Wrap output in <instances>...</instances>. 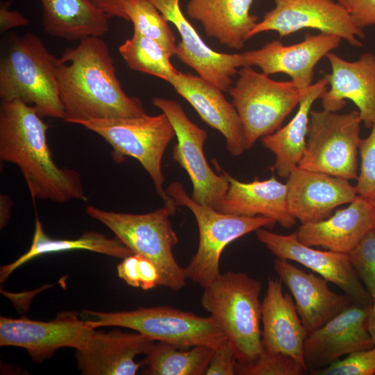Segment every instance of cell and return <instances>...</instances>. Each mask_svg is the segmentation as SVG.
Returning <instances> with one entry per match:
<instances>
[{"label":"cell","mask_w":375,"mask_h":375,"mask_svg":"<svg viewBox=\"0 0 375 375\" xmlns=\"http://www.w3.org/2000/svg\"><path fill=\"white\" fill-rule=\"evenodd\" d=\"M156 341L138 332L95 331L76 351L78 369L85 375H134L141 367L135 361L146 355Z\"/></svg>","instance_id":"44dd1931"},{"label":"cell","mask_w":375,"mask_h":375,"mask_svg":"<svg viewBox=\"0 0 375 375\" xmlns=\"http://www.w3.org/2000/svg\"><path fill=\"white\" fill-rule=\"evenodd\" d=\"M348 9L351 0H335Z\"/></svg>","instance_id":"ee69618b"},{"label":"cell","mask_w":375,"mask_h":375,"mask_svg":"<svg viewBox=\"0 0 375 375\" xmlns=\"http://www.w3.org/2000/svg\"><path fill=\"white\" fill-rule=\"evenodd\" d=\"M77 124L98 134L112 148L117 163L126 157L138 160L150 176L158 194L165 200V176L161 163L166 148L176 133L167 116L144 115L137 117L91 119Z\"/></svg>","instance_id":"ba28073f"},{"label":"cell","mask_w":375,"mask_h":375,"mask_svg":"<svg viewBox=\"0 0 375 375\" xmlns=\"http://www.w3.org/2000/svg\"><path fill=\"white\" fill-rule=\"evenodd\" d=\"M286 185L289 211L301 224L325 219L338 206L350 203L358 195L347 179L299 166Z\"/></svg>","instance_id":"d6986e66"},{"label":"cell","mask_w":375,"mask_h":375,"mask_svg":"<svg viewBox=\"0 0 375 375\" xmlns=\"http://www.w3.org/2000/svg\"><path fill=\"white\" fill-rule=\"evenodd\" d=\"M56 73L67 122L146 115L140 99L123 90L109 47L100 37L66 49L57 58Z\"/></svg>","instance_id":"6da1fadb"},{"label":"cell","mask_w":375,"mask_h":375,"mask_svg":"<svg viewBox=\"0 0 375 375\" xmlns=\"http://www.w3.org/2000/svg\"><path fill=\"white\" fill-rule=\"evenodd\" d=\"M109 18L119 17L128 21L124 10L126 0H94Z\"/></svg>","instance_id":"60d3db41"},{"label":"cell","mask_w":375,"mask_h":375,"mask_svg":"<svg viewBox=\"0 0 375 375\" xmlns=\"http://www.w3.org/2000/svg\"><path fill=\"white\" fill-rule=\"evenodd\" d=\"M257 239L276 258L301 264L341 289L355 303L371 305L373 300L361 283L347 253L322 251L301 243L297 232L281 235L265 228L256 231Z\"/></svg>","instance_id":"5bb4252c"},{"label":"cell","mask_w":375,"mask_h":375,"mask_svg":"<svg viewBox=\"0 0 375 375\" xmlns=\"http://www.w3.org/2000/svg\"><path fill=\"white\" fill-rule=\"evenodd\" d=\"M341 40L336 35L323 32L317 35L306 33L304 39L297 44L286 46L279 40H272L242 55L245 67L256 66L267 76L285 74L302 92L312 85L318 62L336 49Z\"/></svg>","instance_id":"e0dca14e"},{"label":"cell","mask_w":375,"mask_h":375,"mask_svg":"<svg viewBox=\"0 0 375 375\" xmlns=\"http://www.w3.org/2000/svg\"><path fill=\"white\" fill-rule=\"evenodd\" d=\"M274 269L291 292L308 335L355 303L348 295L332 291L326 278L307 273L288 260L276 258Z\"/></svg>","instance_id":"ffe728a7"},{"label":"cell","mask_w":375,"mask_h":375,"mask_svg":"<svg viewBox=\"0 0 375 375\" xmlns=\"http://www.w3.org/2000/svg\"><path fill=\"white\" fill-rule=\"evenodd\" d=\"M12 202L6 194L0 196V227L3 228L8 224L10 216Z\"/></svg>","instance_id":"b9f144b4"},{"label":"cell","mask_w":375,"mask_h":375,"mask_svg":"<svg viewBox=\"0 0 375 375\" xmlns=\"http://www.w3.org/2000/svg\"><path fill=\"white\" fill-rule=\"evenodd\" d=\"M358 152L361 164L355 187L358 195L371 199L375 195V122L369 135L360 140Z\"/></svg>","instance_id":"8d00e7d4"},{"label":"cell","mask_w":375,"mask_h":375,"mask_svg":"<svg viewBox=\"0 0 375 375\" xmlns=\"http://www.w3.org/2000/svg\"><path fill=\"white\" fill-rule=\"evenodd\" d=\"M371 306L354 303L307 335L303 359L308 372L326 367L343 356L374 347L367 329Z\"/></svg>","instance_id":"2e32d148"},{"label":"cell","mask_w":375,"mask_h":375,"mask_svg":"<svg viewBox=\"0 0 375 375\" xmlns=\"http://www.w3.org/2000/svg\"><path fill=\"white\" fill-rule=\"evenodd\" d=\"M238 375H301L306 370L292 356L284 353L270 354L264 351L253 363L241 365L236 362Z\"/></svg>","instance_id":"836d02e7"},{"label":"cell","mask_w":375,"mask_h":375,"mask_svg":"<svg viewBox=\"0 0 375 375\" xmlns=\"http://www.w3.org/2000/svg\"><path fill=\"white\" fill-rule=\"evenodd\" d=\"M117 274L128 285L144 290L159 286L160 276L155 265L137 253L123 259L117 266Z\"/></svg>","instance_id":"d6a6232c"},{"label":"cell","mask_w":375,"mask_h":375,"mask_svg":"<svg viewBox=\"0 0 375 375\" xmlns=\"http://www.w3.org/2000/svg\"><path fill=\"white\" fill-rule=\"evenodd\" d=\"M208 126L225 138L229 153L238 156L245 151L238 113L222 91L200 76L178 72L168 81Z\"/></svg>","instance_id":"7402d4cb"},{"label":"cell","mask_w":375,"mask_h":375,"mask_svg":"<svg viewBox=\"0 0 375 375\" xmlns=\"http://www.w3.org/2000/svg\"><path fill=\"white\" fill-rule=\"evenodd\" d=\"M124 10L134 31L158 43L172 56L175 55L176 38L168 22L148 0H126Z\"/></svg>","instance_id":"1f68e13d"},{"label":"cell","mask_w":375,"mask_h":375,"mask_svg":"<svg viewBox=\"0 0 375 375\" xmlns=\"http://www.w3.org/2000/svg\"><path fill=\"white\" fill-rule=\"evenodd\" d=\"M331 72L324 78L330 85L319 97L323 109L337 112L351 100L358 108L364 126L375 122V54L366 52L347 61L332 51L327 53Z\"/></svg>","instance_id":"ac0fdd59"},{"label":"cell","mask_w":375,"mask_h":375,"mask_svg":"<svg viewBox=\"0 0 375 375\" xmlns=\"http://www.w3.org/2000/svg\"><path fill=\"white\" fill-rule=\"evenodd\" d=\"M262 343L270 354L284 353L294 358L307 371L303 346L308 333L290 294H284L281 280L269 277L261 302Z\"/></svg>","instance_id":"603a6c76"},{"label":"cell","mask_w":375,"mask_h":375,"mask_svg":"<svg viewBox=\"0 0 375 375\" xmlns=\"http://www.w3.org/2000/svg\"><path fill=\"white\" fill-rule=\"evenodd\" d=\"M359 279L375 301V231H370L349 253Z\"/></svg>","instance_id":"e575fe53"},{"label":"cell","mask_w":375,"mask_h":375,"mask_svg":"<svg viewBox=\"0 0 375 375\" xmlns=\"http://www.w3.org/2000/svg\"><path fill=\"white\" fill-rule=\"evenodd\" d=\"M212 161L228 182V190L216 210L237 216L271 218L285 228L295 225L297 219L288 209L286 183L277 180L274 174L267 180L242 182L222 170L216 160Z\"/></svg>","instance_id":"d4e9b609"},{"label":"cell","mask_w":375,"mask_h":375,"mask_svg":"<svg viewBox=\"0 0 375 375\" xmlns=\"http://www.w3.org/2000/svg\"><path fill=\"white\" fill-rule=\"evenodd\" d=\"M327 85L328 82L323 78L302 91L299 109L290 122L260 138L262 145L275 156L272 169L282 178H288L303 157L311 107L327 90Z\"/></svg>","instance_id":"83f0119b"},{"label":"cell","mask_w":375,"mask_h":375,"mask_svg":"<svg viewBox=\"0 0 375 375\" xmlns=\"http://www.w3.org/2000/svg\"><path fill=\"white\" fill-rule=\"evenodd\" d=\"M94 331L72 311L61 312L47 322L1 317L0 346L24 348L33 361L40 362L60 348L81 349Z\"/></svg>","instance_id":"4fadbf2b"},{"label":"cell","mask_w":375,"mask_h":375,"mask_svg":"<svg viewBox=\"0 0 375 375\" xmlns=\"http://www.w3.org/2000/svg\"><path fill=\"white\" fill-rule=\"evenodd\" d=\"M176 206L193 213L199 228V241L196 253L185 267L188 279L205 288L221 274L222 253L231 242L258 228H272L276 222L265 217H242L222 213L195 202L179 182L172 183L165 190Z\"/></svg>","instance_id":"52a82bcc"},{"label":"cell","mask_w":375,"mask_h":375,"mask_svg":"<svg viewBox=\"0 0 375 375\" xmlns=\"http://www.w3.org/2000/svg\"><path fill=\"white\" fill-rule=\"evenodd\" d=\"M313 375H374L375 347L353 352L343 360L310 372Z\"/></svg>","instance_id":"d590c367"},{"label":"cell","mask_w":375,"mask_h":375,"mask_svg":"<svg viewBox=\"0 0 375 375\" xmlns=\"http://www.w3.org/2000/svg\"><path fill=\"white\" fill-rule=\"evenodd\" d=\"M374 231H375V223H374Z\"/></svg>","instance_id":"bcb514c9"},{"label":"cell","mask_w":375,"mask_h":375,"mask_svg":"<svg viewBox=\"0 0 375 375\" xmlns=\"http://www.w3.org/2000/svg\"><path fill=\"white\" fill-rule=\"evenodd\" d=\"M42 24L52 37L72 41L101 37L109 31V17L94 0H39Z\"/></svg>","instance_id":"4316f807"},{"label":"cell","mask_w":375,"mask_h":375,"mask_svg":"<svg viewBox=\"0 0 375 375\" xmlns=\"http://www.w3.org/2000/svg\"><path fill=\"white\" fill-rule=\"evenodd\" d=\"M47 129L33 106L19 99L1 101L0 159L19 167L33 199L85 201L80 173L55 163Z\"/></svg>","instance_id":"7a4b0ae2"},{"label":"cell","mask_w":375,"mask_h":375,"mask_svg":"<svg viewBox=\"0 0 375 375\" xmlns=\"http://www.w3.org/2000/svg\"><path fill=\"white\" fill-rule=\"evenodd\" d=\"M348 10L360 29L375 25V0H351Z\"/></svg>","instance_id":"f35d334b"},{"label":"cell","mask_w":375,"mask_h":375,"mask_svg":"<svg viewBox=\"0 0 375 375\" xmlns=\"http://www.w3.org/2000/svg\"><path fill=\"white\" fill-rule=\"evenodd\" d=\"M361 118L358 110L310 112L307 138L299 167L347 180L358 177Z\"/></svg>","instance_id":"30bf717a"},{"label":"cell","mask_w":375,"mask_h":375,"mask_svg":"<svg viewBox=\"0 0 375 375\" xmlns=\"http://www.w3.org/2000/svg\"><path fill=\"white\" fill-rule=\"evenodd\" d=\"M148 1L178 29L181 40L176 44L177 58L212 85L228 92L238 69L245 67L242 53H221L208 46L183 14L179 0Z\"/></svg>","instance_id":"9a60e30c"},{"label":"cell","mask_w":375,"mask_h":375,"mask_svg":"<svg viewBox=\"0 0 375 375\" xmlns=\"http://www.w3.org/2000/svg\"><path fill=\"white\" fill-rule=\"evenodd\" d=\"M262 283L245 272H227L203 288L202 307L225 333L238 364L247 365L264 352L262 343Z\"/></svg>","instance_id":"277c9868"},{"label":"cell","mask_w":375,"mask_h":375,"mask_svg":"<svg viewBox=\"0 0 375 375\" xmlns=\"http://www.w3.org/2000/svg\"><path fill=\"white\" fill-rule=\"evenodd\" d=\"M253 0H189L188 16L202 25L206 35L230 49H241L258 22L250 12Z\"/></svg>","instance_id":"484cf974"},{"label":"cell","mask_w":375,"mask_h":375,"mask_svg":"<svg viewBox=\"0 0 375 375\" xmlns=\"http://www.w3.org/2000/svg\"><path fill=\"white\" fill-rule=\"evenodd\" d=\"M72 250H88L117 258H125L133 254L127 246L118 238H108L105 235L89 231L76 239H53L46 235L38 216L35 217V231L29 249L18 259L0 269L1 283L3 282L16 269L40 256Z\"/></svg>","instance_id":"f1b7e54d"},{"label":"cell","mask_w":375,"mask_h":375,"mask_svg":"<svg viewBox=\"0 0 375 375\" xmlns=\"http://www.w3.org/2000/svg\"><path fill=\"white\" fill-rule=\"evenodd\" d=\"M228 92L240 117L245 150L278 130L299 103L301 92L292 81H276L251 67L238 72Z\"/></svg>","instance_id":"9c48e42d"},{"label":"cell","mask_w":375,"mask_h":375,"mask_svg":"<svg viewBox=\"0 0 375 375\" xmlns=\"http://www.w3.org/2000/svg\"><path fill=\"white\" fill-rule=\"evenodd\" d=\"M367 329L375 347V301H373L370 308L367 319Z\"/></svg>","instance_id":"7bdbcfd3"},{"label":"cell","mask_w":375,"mask_h":375,"mask_svg":"<svg viewBox=\"0 0 375 375\" xmlns=\"http://www.w3.org/2000/svg\"><path fill=\"white\" fill-rule=\"evenodd\" d=\"M152 103L167 116L173 126L177 143L173 147L172 156L190 178L191 198L217 210L228 190V182L222 172L217 174L207 162L203 151L206 131L189 119L177 101L156 97Z\"/></svg>","instance_id":"8fae6325"},{"label":"cell","mask_w":375,"mask_h":375,"mask_svg":"<svg viewBox=\"0 0 375 375\" xmlns=\"http://www.w3.org/2000/svg\"><path fill=\"white\" fill-rule=\"evenodd\" d=\"M372 206L375 210V195L370 199Z\"/></svg>","instance_id":"f6af8a7d"},{"label":"cell","mask_w":375,"mask_h":375,"mask_svg":"<svg viewBox=\"0 0 375 375\" xmlns=\"http://www.w3.org/2000/svg\"><path fill=\"white\" fill-rule=\"evenodd\" d=\"M215 349L199 345L180 348L157 341L142 360V374L147 375H202Z\"/></svg>","instance_id":"f546056e"},{"label":"cell","mask_w":375,"mask_h":375,"mask_svg":"<svg viewBox=\"0 0 375 375\" xmlns=\"http://www.w3.org/2000/svg\"><path fill=\"white\" fill-rule=\"evenodd\" d=\"M90 317L85 324L90 328L117 326L132 329L154 341L180 348L209 346L216 349L227 340L216 320L171 306L140 307L133 310L98 312L83 310Z\"/></svg>","instance_id":"8992f818"},{"label":"cell","mask_w":375,"mask_h":375,"mask_svg":"<svg viewBox=\"0 0 375 375\" xmlns=\"http://www.w3.org/2000/svg\"><path fill=\"white\" fill-rule=\"evenodd\" d=\"M119 52L128 67L162 78L167 82L178 71L172 65V55L158 43L133 31V36L119 47Z\"/></svg>","instance_id":"4dcf8cb0"},{"label":"cell","mask_w":375,"mask_h":375,"mask_svg":"<svg viewBox=\"0 0 375 375\" xmlns=\"http://www.w3.org/2000/svg\"><path fill=\"white\" fill-rule=\"evenodd\" d=\"M274 7L266 12L249 34L276 31L283 38L303 28L336 35L355 47L362 46V29L354 23L347 8L335 0H273Z\"/></svg>","instance_id":"7c38bea8"},{"label":"cell","mask_w":375,"mask_h":375,"mask_svg":"<svg viewBox=\"0 0 375 375\" xmlns=\"http://www.w3.org/2000/svg\"><path fill=\"white\" fill-rule=\"evenodd\" d=\"M236 362L233 348L229 341L226 340L218 347L215 349L205 374H236Z\"/></svg>","instance_id":"74e56055"},{"label":"cell","mask_w":375,"mask_h":375,"mask_svg":"<svg viewBox=\"0 0 375 375\" xmlns=\"http://www.w3.org/2000/svg\"><path fill=\"white\" fill-rule=\"evenodd\" d=\"M164 203L161 208L146 214L106 211L93 206H88L86 212L112 231L134 253L155 265L160 276L159 286L178 291L186 285L188 278L172 252L178 238L170 217L177 206L169 196Z\"/></svg>","instance_id":"5b68a950"},{"label":"cell","mask_w":375,"mask_h":375,"mask_svg":"<svg viewBox=\"0 0 375 375\" xmlns=\"http://www.w3.org/2000/svg\"><path fill=\"white\" fill-rule=\"evenodd\" d=\"M56 60L38 35H12L0 58L1 101L19 99L42 117L63 119Z\"/></svg>","instance_id":"3957f363"},{"label":"cell","mask_w":375,"mask_h":375,"mask_svg":"<svg viewBox=\"0 0 375 375\" xmlns=\"http://www.w3.org/2000/svg\"><path fill=\"white\" fill-rule=\"evenodd\" d=\"M10 1L1 2L0 5V31L5 32L11 28L27 26L28 18L16 10H11Z\"/></svg>","instance_id":"ab89813d"},{"label":"cell","mask_w":375,"mask_h":375,"mask_svg":"<svg viewBox=\"0 0 375 375\" xmlns=\"http://www.w3.org/2000/svg\"><path fill=\"white\" fill-rule=\"evenodd\" d=\"M374 223L371 200L358 195L347 207L336 210L325 219L301 224L296 232L306 245L348 254L374 229Z\"/></svg>","instance_id":"cb8c5ba5"}]
</instances>
